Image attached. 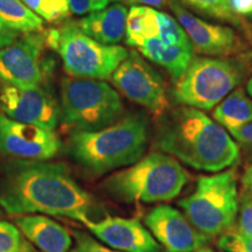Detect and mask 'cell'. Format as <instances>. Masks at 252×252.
I'll use <instances>...</instances> for the list:
<instances>
[{
	"mask_svg": "<svg viewBox=\"0 0 252 252\" xmlns=\"http://www.w3.org/2000/svg\"><path fill=\"white\" fill-rule=\"evenodd\" d=\"M0 207L11 215L61 216L87 223L94 201L62 162L11 160L0 172Z\"/></svg>",
	"mask_w": 252,
	"mask_h": 252,
	"instance_id": "6da1fadb",
	"label": "cell"
},
{
	"mask_svg": "<svg viewBox=\"0 0 252 252\" xmlns=\"http://www.w3.org/2000/svg\"><path fill=\"white\" fill-rule=\"evenodd\" d=\"M156 147L196 171L220 172L239 158L231 135L206 113L182 106L173 111L157 131Z\"/></svg>",
	"mask_w": 252,
	"mask_h": 252,
	"instance_id": "7a4b0ae2",
	"label": "cell"
},
{
	"mask_svg": "<svg viewBox=\"0 0 252 252\" xmlns=\"http://www.w3.org/2000/svg\"><path fill=\"white\" fill-rule=\"evenodd\" d=\"M149 144L143 116L127 115L98 131H74L68 138V156L93 175H103L141 159Z\"/></svg>",
	"mask_w": 252,
	"mask_h": 252,
	"instance_id": "3957f363",
	"label": "cell"
},
{
	"mask_svg": "<svg viewBox=\"0 0 252 252\" xmlns=\"http://www.w3.org/2000/svg\"><path fill=\"white\" fill-rule=\"evenodd\" d=\"M188 180L181 163L168 154L151 152L103 182L109 195L123 202L156 203L175 198Z\"/></svg>",
	"mask_w": 252,
	"mask_h": 252,
	"instance_id": "277c9868",
	"label": "cell"
},
{
	"mask_svg": "<svg viewBox=\"0 0 252 252\" xmlns=\"http://www.w3.org/2000/svg\"><path fill=\"white\" fill-rule=\"evenodd\" d=\"M46 41L48 48L60 55L69 76L81 80H110L130 53L125 47L97 42L75 21L46 31Z\"/></svg>",
	"mask_w": 252,
	"mask_h": 252,
	"instance_id": "5b68a950",
	"label": "cell"
},
{
	"mask_svg": "<svg viewBox=\"0 0 252 252\" xmlns=\"http://www.w3.org/2000/svg\"><path fill=\"white\" fill-rule=\"evenodd\" d=\"M60 108L63 122L74 131H98L117 122L124 106L106 82L64 77L60 84Z\"/></svg>",
	"mask_w": 252,
	"mask_h": 252,
	"instance_id": "8992f818",
	"label": "cell"
},
{
	"mask_svg": "<svg viewBox=\"0 0 252 252\" xmlns=\"http://www.w3.org/2000/svg\"><path fill=\"white\" fill-rule=\"evenodd\" d=\"M185 215L210 239L231 229L238 215L239 195L234 171L202 176L194 191L179 201Z\"/></svg>",
	"mask_w": 252,
	"mask_h": 252,
	"instance_id": "52a82bcc",
	"label": "cell"
},
{
	"mask_svg": "<svg viewBox=\"0 0 252 252\" xmlns=\"http://www.w3.org/2000/svg\"><path fill=\"white\" fill-rule=\"evenodd\" d=\"M243 72L230 60L194 58L185 74L174 81L172 98L182 106L212 110L234 91Z\"/></svg>",
	"mask_w": 252,
	"mask_h": 252,
	"instance_id": "ba28073f",
	"label": "cell"
},
{
	"mask_svg": "<svg viewBox=\"0 0 252 252\" xmlns=\"http://www.w3.org/2000/svg\"><path fill=\"white\" fill-rule=\"evenodd\" d=\"M46 32L24 34L0 49V80L20 88L46 86L55 62L47 56Z\"/></svg>",
	"mask_w": 252,
	"mask_h": 252,
	"instance_id": "9c48e42d",
	"label": "cell"
},
{
	"mask_svg": "<svg viewBox=\"0 0 252 252\" xmlns=\"http://www.w3.org/2000/svg\"><path fill=\"white\" fill-rule=\"evenodd\" d=\"M111 80L126 98L139 104L157 117L168 109L165 81L137 50L128 53L112 74Z\"/></svg>",
	"mask_w": 252,
	"mask_h": 252,
	"instance_id": "30bf717a",
	"label": "cell"
},
{
	"mask_svg": "<svg viewBox=\"0 0 252 252\" xmlns=\"http://www.w3.org/2000/svg\"><path fill=\"white\" fill-rule=\"evenodd\" d=\"M62 144L56 132L8 118L0 111V154L12 160L48 161Z\"/></svg>",
	"mask_w": 252,
	"mask_h": 252,
	"instance_id": "8fae6325",
	"label": "cell"
},
{
	"mask_svg": "<svg viewBox=\"0 0 252 252\" xmlns=\"http://www.w3.org/2000/svg\"><path fill=\"white\" fill-rule=\"evenodd\" d=\"M0 111L14 121L54 131L61 108L47 86L20 88L5 84L0 89Z\"/></svg>",
	"mask_w": 252,
	"mask_h": 252,
	"instance_id": "7c38bea8",
	"label": "cell"
},
{
	"mask_svg": "<svg viewBox=\"0 0 252 252\" xmlns=\"http://www.w3.org/2000/svg\"><path fill=\"white\" fill-rule=\"evenodd\" d=\"M145 224L166 252H193L210 242L185 214L168 204L151 209L145 217Z\"/></svg>",
	"mask_w": 252,
	"mask_h": 252,
	"instance_id": "4fadbf2b",
	"label": "cell"
},
{
	"mask_svg": "<svg viewBox=\"0 0 252 252\" xmlns=\"http://www.w3.org/2000/svg\"><path fill=\"white\" fill-rule=\"evenodd\" d=\"M168 4L191 45L201 54L226 56L244 49L242 41L231 28L210 24L195 17L176 0H168Z\"/></svg>",
	"mask_w": 252,
	"mask_h": 252,
	"instance_id": "5bb4252c",
	"label": "cell"
},
{
	"mask_svg": "<svg viewBox=\"0 0 252 252\" xmlns=\"http://www.w3.org/2000/svg\"><path fill=\"white\" fill-rule=\"evenodd\" d=\"M103 243L121 252H162L154 236L135 219L105 217L84 223Z\"/></svg>",
	"mask_w": 252,
	"mask_h": 252,
	"instance_id": "9a60e30c",
	"label": "cell"
},
{
	"mask_svg": "<svg viewBox=\"0 0 252 252\" xmlns=\"http://www.w3.org/2000/svg\"><path fill=\"white\" fill-rule=\"evenodd\" d=\"M30 243L41 252H70L72 247L71 232L54 220L42 215H23L15 220Z\"/></svg>",
	"mask_w": 252,
	"mask_h": 252,
	"instance_id": "2e32d148",
	"label": "cell"
},
{
	"mask_svg": "<svg viewBox=\"0 0 252 252\" xmlns=\"http://www.w3.org/2000/svg\"><path fill=\"white\" fill-rule=\"evenodd\" d=\"M128 9L125 5L117 2L106 6L99 11L91 12L80 20L76 26L97 42L106 46L117 45L125 37L126 18Z\"/></svg>",
	"mask_w": 252,
	"mask_h": 252,
	"instance_id": "e0dca14e",
	"label": "cell"
},
{
	"mask_svg": "<svg viewBox=\"0 0 252 252\" xmlns=\"http://www.w3.org/2000/svg\"><path fill=\"white\" fill-rule=\"evenodd\" d=\"M152 37H159V11L150 6H131L126 18V45L139 48Z\"/></svg>",
	"mask_w": 252,
	"mask_h": 252,
	"instance_id": "ac0fdd59",
	"label": "cell"
},
{
	"mask_svg": "<svg viewBox=\"0 0 252 252\" xmlns=\"http://www.w3.org/2000/svg\"><path fill=\"white\" fill-rule=\"evenodd\" d=\"M213 117L229 132L252 123V99L243 89L231 91L213 111Z\"/></svg>",
	"mask_w": 252,
	"mask_h": 252,
	"instance_id": "d6986e66",
	"label": "cell"
},
{
	"mask_svg": "<svg viewBox=\"0 0 252 252\" xmlns=\"http://www.w3.org/2000/svg\"><path fill=\"white\" fill-rule=\"evenodd\" d=\"M0 20L19 34L43 31V21L21 0H0Z\"/></svg>",
	"mask_w": 252,
	"mask_h": 252,
	"instance_id": "ffe728a7",
	"label": "cell"
},
{
	"mask_svg": "<svg viewBox=\"0 0 252 252\" xmlns=\"http://www.w3.org/2000/svg\"><path fill=\"white\" fill-rule=\"evenodd\" d=\"M194 48H185V47H167L163 45L159 50L154 63L165 68L171 75L173 81L179 80L190 64Z\"/></svg>",
	"mask_w": 252,
	"mask_h": 252,
	"instance_id": "44dd1931",
	"label": "cell"
},
{
	"mask_svg": "<svg viewBox=\"0 0 252 252\" xmlns=\"http://www.w3.org/2000/svg\"><path fill=\"white\" fill-rule=\"evenodd\" d=\"M28 8L49 24H60L70 15L69 0H21Z\"/></svg>",
	"mask_w": 252,
	"mask_h": 252,
	"instance_id": "7402d4cb",
	"label": "cell"
},
{
	"mask_svg": "<svg viewBox=\"0 0 252 252\" xmlns=\"http://www.w3.org/2000/svg\"><path fill=\"white\" fill-rule=\"evenodd\" d=\"M184 1L204 14L219 19V20L226 21L239 28L244 27V23L241 20V18L232 12L230 0H184Z\"/></svg>",
	"mask_w": 252,
	"mask_h": 252,
	"instance_id": "603a6c76",
	"label": "cell"
},
{
	"mask_svg": "<svg viewBox=\"0 0 252 252\" xmlns=\"http://www.w3.org/2000/svg\"><path fill=\"white\" fill-rule=\"evenodd\" d=\"M159 37L167 47L194 48L182 26L171 15L159 12Z\"/></svg>",
	"mask_w": 252,
	"mask_h": 252,
	"instance_id": "cb8c5ba5",
	"label": "cell"
},
{
	"mask_svg": "<svg viewBox=\"0 0 252 252\" xmlns=\"http://www.w3.org/2000/svg\"><path fill=\"white\" fill-rule=\"evenodd\" d=\"M0 252H37L15 224L0 220Z\"/></svg>",
	"mask_w": 252,
	"mask_h": 252,
	"instance_id": "d4e9b609",
	"label": "cell"
},
{
	"mask_svg": "<svg viewBox=\"0 0 252 252\" xmlns=\"http://www.w3.org/2000/svg\"><path fill=\"white\" fill-rule=\"evenodd\" d=\"M217 247L224 252H252V238L239 234L232 226L220 235Z\"/></svg>",
	"mask_w": 252,
	"mask_h": 252,
	"instance_id": "484cf974",
	"label": "cell"
},
{
	"mask_svg": "<svg viewBox=\"0 0 252 252\" xmlns=\"http://www.w3.org/2000/svg\"><path fill=\"white\" fill-rule=\"evenodd\" d=\"M239 234L252 238V193L248 189H242L239 196L238 223L235 228Z\"/></svg>",
	"mask_w": 252,
	"mask_h": 252,
	"instance_id": "4316f807",
	"label": "cell"
},
{
	"mask_svg": "<svg viewBox=\"0 0 252 252\" xmlns=\"http://www.w3.org/2000/svg\"><path fill=\"white\" fill-rule=\"evenodd\" d=\"M72 236H74L75 244L74 248H71L70 252H121L104 247L84 231L75 230L72 232Z\"/></svg>",
	"mask_w": 252,
	"mask_h": 252,
	"instance_id": "83f0119b",
	"label": "cell"
},
{
	"mask_svg": "<svg viewBox=\"0 0 252 252\" xmlns=\"http://www.w3.org/2000/svg\"><path fill=\"white\" fill-rule=\"evenodd\" d=\"M109 2L110 0H69V8L71 13L83 15L105 8Z\"/></svg>",
	"mask_w": 252,
	"mask_h": 252,
	"instance_id": "f1b7e54d",
	"label": "cell"
},
{
	"mask_svg": "<svg viewBox=\"0 0 252 252\" xmlns=\"http://www.w3.org/2000/svg\"><path fill=\"white\" fill-rule=\"evenodd\" d=\"M230 133L234 135V138L238 143L252 149V123H249L247 125L232 130Z\"/></svg>",
	"mask_w": 252,
	"mask_h": 252,
	"instance_id": "f546056e",
	"label": "cell"
},
{
	"mask_svg": "<svg viewBox=\"0 0 252 252\" xmlns=\"http://www.w3.org/2000/svg\"><path fill=\"white\" fill-rule=\"evenodd\" d=\"M232 12L237 17H252V0H230Z\"/></svg>",
	"mask_w": 252,
	"mask_h": 252,
	"instance_id": "4dcf8cb0",
	"label": "cell"
},
{
	"mask_svg": "<svg viewBox=\"0 0 252 252\" xmlns=\"http://www.w3.org/2000/svg\"><path fill=\"white\" fill-rule=\"evenodd\" d=\"M19 37V33L11 28H8L6 25L0 20V49L5 48L13 43Z\"/></svg>",
	"mask_w": 252,
	"mask_h": 252,
	"instance_id": "1f68e13d",
	"label": "cell"
},
{
	"mask_svg": "<svg viewBox=\"0 0 252 252\" xmlns=\"http://www.w3.org/2000/svg\"><path fill=\"white\" fill-rule=\"evenodd\" d=\"M126 5H143V6H150V7L159 8L165 5L166 0H125Z\"/></svg>",
	"mask_w": 252,
	"mask_h": 252,
	"instance_id": "d6a6232c",
	"label": "cell"
},
{
	"mask_svg": "<svg viewBox=\"0 0 252 252\" xmlns=\"http://www.w3.org/2000/svg\"><path fill=\"white\" fill-rule=\"evenodd\" d=\"M242 184H243V188L248 189L249 191L252 193V163L245 169L243 178H242Z\"/></svg>",
	"mask_w": 252,
	"mask_h": 252,
	"instance_id": "836d02e7",
	"label": "cell"
},
{
	"mask_svg": "<svg viewBox=\"0 0 252 252\" xmlns=\"http://www.w3.org/2000/svg\"><path fill=\"white\" fill-rule=\"evenodd\" d=\"M247 90H248L249 94H250V96L252 97V77H251L250 80H249V82H248V84H247Z\"/></svg>",
	"mask_w": 252,
	"mask_h": 252,
	"instance_id": "e575fe53",
	"label": "cell"
},
{
	"mask_svg": "<svg viewBox=\"0 0 252 252\" xmlns=\"http://www.w3.org/2000/svg\"><path fill=\"white\" fill-rule=\"evenodd\" d=\"M193 252H215V251L212 250V249H210V248L203 247V248L198 249V250H195V251H193Z\"/></svg>",
	"mask_w": 252,
	"mask_h": 252,
	"instance_id": "d590c367",
	"label": "cell"
},
{
	"mask_svg": "<svg viewBox=\"0 0 252 252\" xmlns=\"http://www.w3.org/2000/svg\"><path fill=\"white\" fill-rule=\"evenodd\" d=\"M110 1L115 2V4H117V2H121V4H122V2H124L125 0H110Z\"/></svg>",
	"mask_w": 252,
	"mask_h": 252,
	"instance_id": "8d00e7d4",
	"label": "cell"
}]
</instances>
